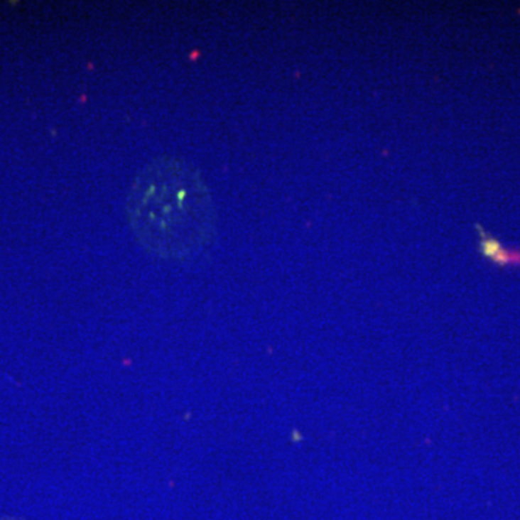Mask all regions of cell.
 Listing matches in <instances>:
<instances>
[{
	"mask_svg": "<svg viewBox=\"0 0 520 520\" xmlns=\"http://www.w3.org/2000/svg\"><path fill=\"white\" fill-rule=\"evenodd\" d=\"M126 211L136 242L162 259H188L214 237L210 188L201 172L180 158L146 163L129 190Z\"/></svg>",
	"mask_w": 520,
	"mask_h": 520,
	"instance_id": "cell-1",
	"label": "cell"
},
{
	"mask_svg": "<svg viewBox=\"0 0 520 520\" xmlns=\"http://www.w3.org/2000/svg\"><path fill=\"white\" fill-rule=\"evenodd\" d=\"M475 230L480 234V253L499 268H520V249H507L497 239H494L489 232H486L482 224L477 223Z\"/></svg>",
	"mask_w": 520,
	"mask_h": 520,
	"instance_id": "cell-2",
	"label": "cell"
}]
</instances>
